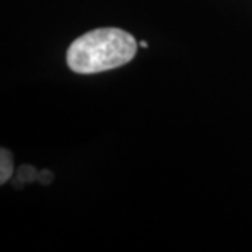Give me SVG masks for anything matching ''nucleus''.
Instances as JSON below:
<instances>
[{
    "mask_svg": "<svg viewBox=\"0 0 252 252\" xmlns=\"http://www.w3.org/2000/svg\"><path fill=\"white\" fill-rule=\"evenodd\" d=\"M138 43L122 28H97L79 36L67 49L65 63L77 74H98L128 64Z\"/></svg>",
    "mask_w": 252,
    "mask_h": 252,
    "instance_id": "nucleus-1",
    "label": "nucleus"
},
{
    "mask_svg": "<svg viewBox=\"0 0 252 252\" xmlns=\"http://www.w3.org/2000/svg\"><path fill=\"white\" fill-rule=\"evenodd\" d=\"M2 156H0V184H7L10 179H12V174H13V156L10 153L8 149H2L0 151Z\"/></svg>",
    "mask_w": 252,
    "mask_h": 252,
    "instance_id": "nucleus-2",
    "label": "nucleus"
},
{
    "mask_svg": "<svg viewBox=\"0 0 252 252\" xmlns=\"http://www.w3.org/2000/svg\"><path fill=\"white\" fill-rule=\"evenodd\" d=\"M139 46L141 48H146V46H148V43H146V41H139Z\"/></svg>",
    "mask_w": 252,
    "mask_h": 252,
    "instance_id": "nucleus-3",
    "label": "nucleus"
}]
</instances>
